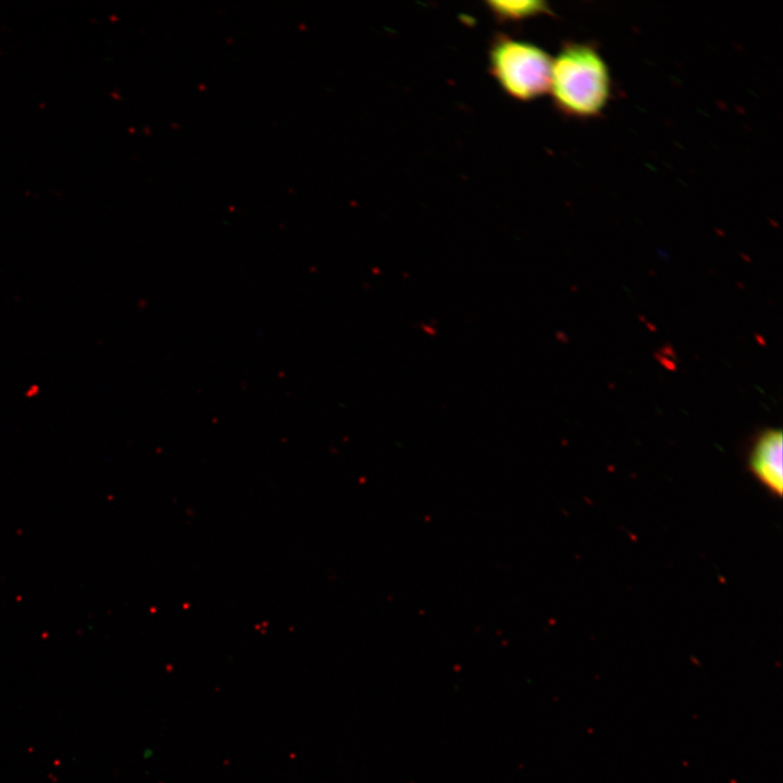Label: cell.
Instances as JSON below:
<instances>
[{"mask_svg":"<svg viewBox=\"0 0 783 783\" xmlns=\"http://www.w3.org/2000/svg\"><path fill=\"white\" fill-rule=\"evenodd\" d=\"M489 72L513 99L531 101L549 90L550 55L538 46L499 34L488 49Z\"/></svg>","mask_w":783,"mask_h":783,"instance_id":"7a4b0ae2","label":"cell"},{"mask_svg":"<svg viewBox=\"0 0 783 783\" xmlns=\"http://www.w3.org/2000/svg\"><path fill=\"white\" fill-rule=\"evenodd\" d=\"M492 14L501 22H518L549 12L544 1H488Z\"/></svg>","mask_w":783,"mask_h":783,"instance_id":"277c9868","label":"cell"},{"mask_svg":"<svg viewBox=\"0 0 783 783\" xmlns=\"http://www.w3.org/2000/svg\"><path fill=\"white\" fill-rule=\"evenodd\" d=\"M609 67L591 44L566 42L551 63L549 91L557 110L576 119L599 115L611 96Z\"/></svg>","mask_w":783,"mask_h":783,"instance_id":"6da1fadb","label":"cell"},{"mask_svg":"<svg viewBox=\"0 0 783 783\" xmlns=\"http://www.w3.org/2000/svg\"><path fill=\"white\" fill-rule=\"evenodd\" d=\"M748 469L769 493L781 497L783 459L780 430L769 428L757 437L748 456Z\"/></svg>","mask_w":783,"mask_h":783,"instance_id":"3957f363","label":"cell"}]
</instances>
